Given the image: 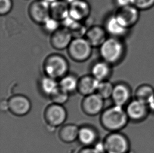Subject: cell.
I'll return each instance as SVG.
<instances>
[{
    "label": "cell",
    "instance_id": "obj_4",
    "mask_svg": "<svg viewBox=\"0 0 154 153\" xmlns=\"http://www.w3.org/2000/svg\"><path fill=\"white\" fill-rule=\"evenodd\" d=\"M103 143L106 153H127L131 150L129 138L121 131L110 132Z\"/></svg>",
    "mask_w": 154,
    "mask_h": 153
},
{
    "label": "cell",
    "instance_id": "obj_21",
    "mask_svg": "<svg viewBox=\"0 0 154 153\" xmlns=\"http://www.w3.org/2000/svg\"><path fill=\"white\" fill-rule=\"evenodd\" d=\"M79 128L75 124L64 125L59 131V138L64 143H72L78 139Z\"/></svg>",
    "mask_w": 154,
    "mask_h": 153
},
{
    "label": "cell",
    "instance_id": "obj_26",
    "mask_svg": "<svg viewBox=\"0 0 154 153\" xmlns=\"http://www.w3.org/2000/svg\"><path fill=\"white\" fill-rule=\"evenodd\" d=\"M69 94V93L61 89L59 86L58 89L50 97L53 104L63 105L68 101Z\"/></svg>",
    "mask_w": 154,
    "mask_h": 153
},
{
    "label": "cell",
    "instance_id": "obj_35",
    "mask_svg": "<svg viewBox=\"0 0 154 153\" xmlns=\"http://www.w3.org/2000/svg\"><path fill=\"white\" fill-rule=\"evenodd\" d=\"M64 1L69 5V4H71L72 3H73V2L75 1L76 0H64Z\"/></svg>",
    "mask_w": 154,
    "mask_h": 153
},
{
    "label": "cell",
    "instance_id": "obj_5",
    "mask_svg": "<svg viewBox=\"0 0 154 153\" xmlns=\"http://www.w3.org/2000/svg\"><path fill=\"white\" fill-rule=\"evenodd\" d=\"M92 46L85 38H75L67 48L71 59L76 62H84L88 60L92 53Z\"/></svg>",
    "mask_w": 154,
    "mask_h": 153
},
{
    "label": "cell",
    "instance_id": "obj_22",
    "mask_svg": "<svg viewBox=\"0 0 154 153\" xmlns=\"http://www.w3.org/2000/svg\"><path fill=\"white\" fill-rule=\"evenodd\" d=\"M154 96V87L148 84H142L136 89L134 98L148 104Z\"/></svg>",
    "mask_w": 154,
    "mask_h": 153
},
{
    "label": "cell",
    "instance_id": "obj_11",
    "mask_svg": "<svg viewBox=\"0 0 154 153\" xmlns=\"http://www.w3.org/2000/svg\"><path fill=\"white\" fill-rule=\"evenodd\" d=\"M8 110L12 114L23 116L28 114L31 109V102L25 95H13L8 100Z\"/></svg>",
    "mask_w": 154,
    "mask_h": 153
},
{
    "label": "cell",
    "instance_id": "obj_9",
    "mask_svg": "<svg viewBox=\"0 0 154 153\" xmlns=\"http://www.w3.org/2000/svg\"><path fill=\"white\" fill-rule=\"evenodd\" d=\"M140 11L135 6L130 5L119 8L115 15L122 25L130 29L139 21Z\"/></svg>",
    "mask_w": 154,
    "mask_h": 153
},
{
    "label": "cell",
    "instance_id": "obj_32",
    "mask_svg": "<svg viewBox=\"0 0 154 153\" xmlns=\"http://www.w3.org/2000/svg\"><path fill=\"white\" fill-rule=\"evenodd\" d=\"M1 109L4 111L8 110V100H2L1 102Z\"/></svg>",
    "mask_w": 154,
    "mask_h": 153
},
{
    "label": "cell",
    "instance_id": "obj_30",
    "mask_svg": "<svg viewBox=\"0 0 154 153\" xmlns=\"http://www.w3.org/2000/svg\"><path fill=\"white\" fill-rule=\"evenodd\" d=\"M133 0H115V3L119 8L133 5Z\"/></svg>",
    "mask_w": 154,
    "mask_h": 153
},
{
    "label": "cell",
    "instance_id": "obj_25",
    "mask_svg": "<svg viewBox=\"0 0 154 153\" xmlns=\"http://www.w3.org/2000/svg\"><path fill=\"white\" fill-rule=\"evenodd\" d=\"M114 85L108 80L101 81L99 83L96 93L104 100L111 98Z\"/></svg>",
    "mask_w": 154,
    "mask_h": 153
},
{
    "label": "cell",
    "instance_id": "obj_36",
    "mask_svg": "<svg viewBox=\"0 0 154 153\" xmlns=\"http://www.w3.org/2000/svg\"><path fill=\"white\" fill-rule=\"evenodd\" d=\"M127 153H135V152H134V151H133L131 150L130 151L128 152H127Z\"/></svg>",
    "mask_w": 154,
    "mask_h": 153
},
{
    "label": "cell",
    "instance_id": "obj_33",
    "mask_svg": "<svg viewBox=\"0 0 154 153\" xmlns=\"http://www.w3.org/2000/svg\"><path fill=\"white\" fill-rule=\"evenodd\" d=\"M147 104L150 110V113L154 114V96Z\"/></svg>",
    "mask_w": 154,
    "mask_h": 153
},
{
    "label": "cell",
    "instance_id": "obj_29",
    "mask_svg": "<svg viewBox=\"0 0 154 153\" xmlns=\"http://www.w3.org/2000/svg\"><path fill=\"white\" fill-rule=\"evenodd\" d=\"M12 8V0H0V14L2 16L8 14Z\"/></svg>",
    "mask_w": 154,
    "mask_h": 153
},
{
    "label": "cell",
    "instance_id": "obj_28",
    "mask_svg": "<svg viewBox=\"0 0 154 153\" xmlns=\"http://www.w3.org/2000/svg\"><path fill=\"white\" fill-rule=\"evenodd\" d=\"M133 5L140 10H148L154 6V0H133Z\"/></svg>",
    "mask_w": 154,
    "mask_h": 153
},
{
    "label": "cell",
    "instance_id": "obj_23",
    "mask_svg": "<svg viewBox=\"0 0 154 153\" xmlns=\"http://www.w3.org/2000/svg\"><path fill=\"white\" fill-rule=\"evenodd\" d=\"M79 80L75 76L67 74L60 80L59 86L63 90L70 94L77 91Z\"/></svg>",
    "mask_w": 154,
    "mask_h": 153
},
{
    "label": "cell",
    "instance_id": "obj_3",
    "mask_svg": "<svg viewBox=\"0 0 154 153\" xmlns=\"http://www.w3.org/2000/svg\"><path fill=\"white\" fill-rule=\"evenodd\" d=\"M43 68L46 76L60 80L68 74L69 62L64 56L53 54L44 61Z\"/></svg>",
    "mask_w": 154,
    "mask_h": 153
},
{
    "label": "cell",
    "instance_id": "obj_10",
    "mask_svg": "<svg viewBox=\"0 0 154 153\" xmlns=\"http://www.w3.org/2000/svg\"><path fill=\"white\" fill-rule=\"evenodd\" d=\"M131 87L127 83L119 82L114 85L111 99L115 105L125 108L133 99Z\"/></svg>",
    "mask_w": 154,
    "mask_h": 153
},
{
    "label": "cell",
    "instance_id": "obj_13",
    "mask_svg": "<svg viewBox=\"0 0 154 153\" xmlns=\"http://www.w3.org/2000/svg\"><path fill=\"white\" fill-rule=\"evenodd\" d=\"M91 7L85 0H76L69 5V16L81 22L90 15Z\"/></svg>",
    "mask_w": 154,
    "mask_h": 153
},
{
    "label": "cell",
    "instance_id": "obj_24",
    "mask_svg": "<svg viewBox=\"0 0 154 153\" xmlns=\"http://www.w3.org/2000/svg\"><path fill=\"white\" fill-rule=\"evenodd\" d=\"M40 87L42 93L50 97L59 88V82L56 79L46 76L40 81Z\"/></svg>",
    "mask_w": 154,
    "mask_h": 153
},
{
    "label": "cell",
    "instance_id": "obj_12",
    "mask_svg": "<svg viewBox=\"0 0 154 153\" xmlns=\"http://www.w3.org/2000/svg\"><path fill=\"white\" fill-rule=\"evenodd\" d=\"M104 100L97 93L85 96L82 102L83 112L88 116H95L102 112Z\"/></svg>",
    "mask_w": 154,
    "mask_h": 153
},
{
    "label": "cell",
    "instance_id": "obj_1",
    "mask_svg": "<svg viewBox=\"0 0 154 153\" xmlns=\"http://www.w3.org/2000/svg\"><path fill=\"white\" fill-rule=\"evenodd\" d=\"M100 121L103 127L110 132L121 131L129 122L125 108L115 104L103 111Z\"/></svg>",
    "mask_w": 154,
    "mask_h": 153
},
{
    "label": "cell",
    "instance_id": "obj_8",
    "mask_svg": "<svg viewBox=\"0 0 154 153\" xmlns=\"http://www.w3.org/2000/svg\"><path fill=\"white\" fill-rule=\"evenodd\" d=\"M67 113L63 105L52 104L48 106L44 112V118L48 126L53 128L60 126L66 120Z\"/></svg>",
    "mask_w": 154,
    "mask_h": 153
},
{
    "label": "cell",
    "instance_id": "obj_18",
    "mask_svg": "<svg viewBox=\"0 0 154 153\" xmlns=\"http://www.w3.org/2000/svg\"><path fill=\"white\" fill-rule=\"evenodd\" d=\"M111 74V65L104 60L96 62L91 68V75L100 82L108 80Z\"/></svg>",
    "mask_w": 154,
    "mask_h": 153
},
{
    "label": "cell",
    "instance_id": "obj_34",
    "mask_svg": "<svg viewBox=\"0 0 154 153\" xmlns=\"http://www.w3.org/2000/svg\"><path fill=\"white\" fill-rule=\"evenodd\" d=\"M45 1H46V2H48L49 3H54V2H56V1H60V0H45Z\"/></svg>",
    "mask_w": 154,
    "mask_h": 153
},
{
    "label": "cell",
    "instance_id": "obj_27",
    "mask_svg": "<svg viewBox=\"0 0 154 153\" xmlns=\"http://www.w3.org/2000/svg\"><path fill=\"white\" fill-rule=\"evenodd\" d=\"M60 21L51 17L43 25L45 31L48 33L53 34L60 28Z\"/></svg>",
    "mask_w": 154,
    "mask_h": 153
},
{
    "label": "cell",
    "instance_id": "obj_2",
    "mask_svg": "<svg viewBox=\"0 0 154 153\" xmlns=\"http://www.w3.org/2000/svg\"><path fill=\"white\" fill-rule=\"evenodd\" d=\"M126 52V47L121 38H107L100 46V53L103 60L110 65L119 64L123 60Z\"/></svg>",
    "mask_w": 154,
    "mask_h": 153
},
{
    "label": "cell",
    "instance_id": "obj_20",
    "mask_svg": "<svg viewBox=\"0 0 154 153\" xmlns=\"http://www.w3.org/2000/svg\"><path fill=\"white\" fill-rule=\"evenodd\" d=\"M51 16L60 22L69 16V4L60 0L50 4Z\"/></svg>",
    "mask_w": 154,
    "mask_h": 153
},
{
    "label": "cell",
    "instance_id": "obj_17",
    "mask_svg": "<svg viewBox=\"0 0 154 153\" xmlns=\"http://www.w3.org/2000/svg\"><path fill=\"white\" fill-rule=\"evenodd\" d=\"M100 82L92 75L82 76L79 80L77 91L85 97L96 93Z\"/></svg>",
    "mask_w": 154,
    "mask_h": 153
},
{
    "label": "cell",
    "instance_id": "obj_6",
    "mask_svg": "<svg viewBox=\"0 0 154 153\" xmlns=\"http://www.w3.org/2000/svg\"><path fill=\"white\" fill-rule=\"evenodd\" d=\"M129 122L139 123L143 122L150 113L148 104L134 98L125 107Z\"/></svg>",
    "mask_w": 154,
    "mask_h": 153
},
{
    "label": "cell",
    "instance_id": "obj_19",
    "mask_svg": "<svg viewBox=\"0 0 154 153\" xmlns=\"http://www.w3.org/2000/svg\"><path fill=\"white\" fill-rule=\"evenodd\" d=\"M97 138V131L92 127L84 126L79 128L77 140L85 147L92 146L96 143Z\"/></svg>",
    "mask_w": 154,
    "mask_h": 153
},
{
    "label": "cell",
    "instance_id": "obj_14",
    "mask_svg": "<svg viewBox=\"0 0 154 153\" xmlns=\"http://www.w3.org/2000/svg\"><path fill=\"white\" fill-rule=\"evenodd\" d=\"M73 36L71 32L66 28H60L52 34L51 37V44L54 49L57 50H65L69 47Z\"/></svg>",
    "mask_w": 154,
    "mask_h": 153
},
{
    "label": "cell",
    "instance_id": "obj_7",
    "mask_svg": "<svg viewBox=\"0 0 154 153\" xmlns=\"http://www.w3.org/2000/svg\"><path fill=\"white\" fill-rule=\"evenodd\" d=\"M50 4L45 0H35L32 2L29 8L32 20L36 24L43 25L51 17Z\"/></svg>",
    "mask_w": 154,
    "mask_h": 153
},
{
    "label": "cell",
    "instance_id": "obj_16",
    "mask_svg": "<svg viewBox=\"0 0 154 153\" xmlns=\"http://www.w3.org/2000/svg\"><path fill=\"white\" fill-rule=\"evenodd\" d=\"M106 34L105 28L95 25L88 29L85 38L92 47H100L107 39Z\"/></svg>",
    "mask_w": 154,
    "mask_h": 153
},
{
    "label": "cell",
    "instance_id": "obj_31",
    "mask_svg": "<svg viewBox=\"0 0 154 153\" xmlns=\"http://www.w3.org/2000/svg\"><path fill=\"white\" fill-rule=\"evenodd\" d=\"M79 153H101L95 146L85 147L81 149Z\"/></svg>",
    "mask_w": 154,
    "mask_h": 153
},
{
    "label": "cell",
    "instance_id": "obj_15",
    "mask_svg": "<svg viewBox=\"0 0 154 153\" xmlns=\"http://www.w3.org/2000/svg\"><path fill=\"white\" fill-rule=\"evenodd\" d=\"M104 28L111 37L121 39L127 35L130 30L119 22L115 14L108 17L106 20Z\"/></svg>",
    "mask_w": 154,
    "mask_h": 153
}]
</instances>
